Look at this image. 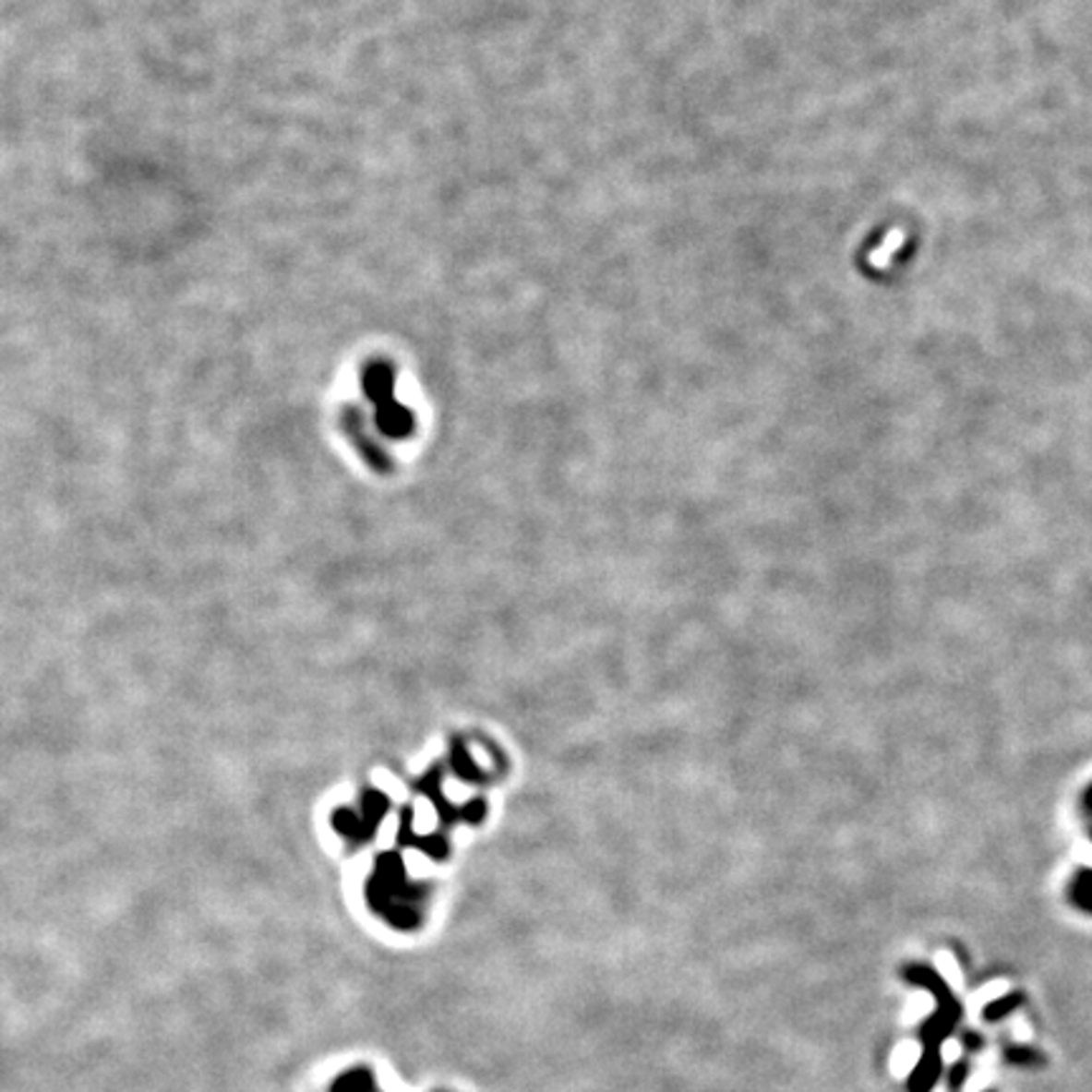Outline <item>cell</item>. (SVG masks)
<instances>
[{
	"instance_id": "6da1fadb",
	"label": "cell",
	"mask_w": 1092,
	"mask_h": 1092,
	"mask_svg": "<svg viewBox=\"0 0 1092 1092\" xmlns=\"http://www.w3.org/2000/svg\"><path fill=\"white\" fill-rule=\"evenodd\" d=\"M362 390L375 402L378 426L390 438H405L413 433V413L395 400V367L390 359L375 357L362 367Z\"/></svg>"
}]
</instances>
